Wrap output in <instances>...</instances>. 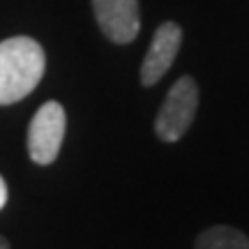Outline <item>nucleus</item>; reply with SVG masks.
Here are the masks:
<instances>
[{"label": "nucleus", "mask_w": 249, "mask_h": 249, "mask_svg": "<svg viewBox=\"0 0 249 249\" xmlns=\"http://www.w3.org/2000/svg\"><path fill=\"white\" fill-rule=\"evenodd\" d=\"M194 249H249V235L233 226H210L196 238Z\"/></svg>", "instance_id": "nucleus-6"}, {"label": "nucleus", "mask_w": 249, "mask_h": 249, "mask_svg": "<svg viewBox=\"0 0 249 249\" xmlns=\"http://www.w3.org/2000/svg\"><path fill=\"white\" fill-rule=\"evenodd\" d=\"M198 111V86L192 76H180L155 118V134L161 141L176 143L192 127Z\"/></svg>", "instance_id": "nucleus-2"}, {"label": "nucleus", "mask_w": 249, "mask_h": 249, "mask_svg": "<svg viewBox=\"0 0 249 249\" xmlns=\"http://www.w3.org/2000/svg\"><path fill=\"white\" fill-rule=\"evenodd\" d=\"M5 203H7V185H5V180L0 176V210L5 208Z\"/></svg>", "instance_id": "nucleus-7"}, {"label": "nucleus", "mask_w": 249, "mask_h": 249, "mask_svg": "<svg viewBox=\"0 0 249 249\" xmlns=\"http://www.w3.org/2000/svg\"><path fill=\"white\" fill-rule=\"evenodd\" d=\"M0 249H9V242L5 240V238H2V235H0Z\"/></svg>", "instance_id": "nucleus-8"}, {"label": "nucleus", "mask_w": 249, "mask_h": 249, "mask_svg": "<svg viewBox=\"0 0 249 249\" xmlns=\"http://www.w3.org/2000/svg\"><path fill=\"white\" fill-rule=\"evenodd\" d=\"M46 70L42 44L33 37H9L0 42V107L28 97Z\"/></svg>", "instance_id": "nucleus-1"}, {"label": "nucleus", "mask_w": 249, "mask_h": 249, "mask_svg": "<svg viewBox=\"0 0 249 249\" xmlns=\"http://www.w3.org/2000/svg\"><path fill=\"white\" fill-rule=\"evenodd\" d=\"M67 116L60 102H46L37 108V113L28 127V155L37 164H51L55 161L58 152L65 141Z\"/></svg>", "instance_id": "nucleus-3"}, {"label": "nucleus", "mask_w": 249, "mask_h": 249, "mask_svg": "<svg viewBox=\"0 0 249 249\" xmlns=\"http://www.w3.org/2000/svg\"><path fill=\"white\" fill-rule=\"evenodd\" d=\"M95 18L107 39L116 44H129L141 30L139 0H92Z\"/></svg>", "instance_id": "nucleus-4"}, {"label": "nucleus", "mask_w": 249, "mask_h": 249, "mask_svg": "<svg viewBox=\"0 0 249 249\" xmlns=\"http://www.w3.org/2000/svg\"><path fill=\"white\" fill-rule=\"evenodd\" d=\"M180 44H182V30H180L178 23L166 21L155 30L150 49H148L141 65L143 86H155L171 70V65H173V60H176V55L180 51Z\"/></svg>", "instance_id": "nucleus-5"}]
</instances>
